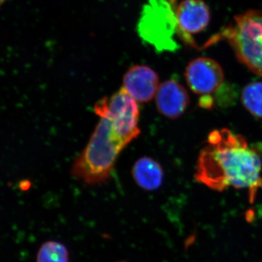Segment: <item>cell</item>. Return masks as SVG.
Listing matches in <instances>:
<instances>
[{
  "mask_svg": "<svg viewBox=\"0 0 262 262\" xmlns=\"http://www.w3.org/2000/svg\"><path fill=\"white\" fill-rule=\"evenodd\" d=\"M120 262H126V261H120Z\"/></svg>",
  "mask_w": 262,
  "mask_h": 262,
  "instance_id": "2e32d148",
  "label": "cell"
},
{
  "mask_svg": "<svg viewBox=\"0 0 262 262\" xmlns=\"http://www.w3.org/2000/svg\"><path fill=\"white\" fill-rule=\"evenodd\" d=\"M190 102L185 88L175 80L165 81L156 94V106L163 116L177 119L182 116Z\"/></svg>",
  "mask_w": 262,
  "mask_h": 262,
  "instance_id": "9c48e42d",
  "label": "cell"
},
{
  "mask_svg": "<svg viewBox=\"0 0 262 262\" xmlns=\"http://www.w3.org/2000/svg\"><path fill=\"white\" fill-rule=\"evenodd\" d=\"M138 32L143 40L158 52H174L179 45L176 9L167 0H147L138 23Z\"/></svg>",
  "mask_w": 262,
  "mask_h": 262,
  "instance_id": "277c9868",
  "label": "cell"
},
{
  "mask_svg": "<svg viewBox=\"0 0 262 262\" xmlns=\"http://www.w3.org/2000/svg\"><path fill=\"white\" fill-rule=\"evenodd\" d=\"M241 101L253 116L262 118V82H254L247 84L243 90Z\"/></svg>",
  "mask_w": 262,
  "mask_h": 262,
  "instance_id": "8fae6325",
  "label": "cell"
},
{
  "mask_svg": "<svg viewBox=\"0 0 262 262\" xmlns=\"http://www.w3.org/2000/svg\"><path fill=\"white\" fill-rule=\"evenodd\" d=\"M222 40L229 43L241 63L262 77V10H250L236 15L202 48Z\"/></svg>",
  "mask_w": 262,
  "mask_h": 262,
  "instance_id": "3957f363",
  "label": "cell"
},
{
  "mask_svg": "<svg viewBox=\"0 0 262 262\" xmlns=\"http://www.w3.org/2000/svg\"><path fill=\"white\" fill-rule=\"evenodd\" d=\"M132 175L136 184L149 192L157 190L163 184V169L158 161L149 157L141 158L134 163Z\"/></svg>",
  "mask_w": 262,
  "mask_h": 262,
  "instance_id": "30bf717a",
  "label": "cell"
},
{
  "mask_svg": "<svg viewBox=\"0 0 262 262\" xmlns=\"http://www.w3.org/2000/svg\"><path fill=\"white\" fill-rule=\"evenodd\" d=\"M262 161L258 151L244 136L229 129L212 131L201 151L194 178L213 190L232 187L248 189L253 203L262 187Z\"/></svg>",
  "mask_w": 262,
  "mask_h": 262,
  "instance_id": "6da1fadb",
  "label": "cell"
},
{
  "mask_svg": "<svg viewBox=\"0 0 262 262\" xmlns=\"http://www.w3.org/2000/svg\"><path fill=\"white\" fill-rule=\"evenodd\" d=\"M159 86V76L147 66H133L124 75L122 89L139 102L151 101Z\"/></svg>",
  "mask_w": 262,
  "mask_h": 262,
  "instance_id": "ba28073f",
  "label": "cell"
},
{
  "mask_svg": "<svg viewBox=\"0 0 262 262\" xmlns=\"http://www.w3.org/2000/svg\"><path fill=\"white\" fill-rule=\"evenodd\" d=\"M37 262H70V253L65 245L55 241H48L38 250Z\"/></svg>",
  "mask_w": 262,
  "mask_h": 262,
  "instance_id": "7c38bea8",
  "label": "cell"
},
{
  "mask_svg": "<svg viewBox=\"0 0 262 262\" xmlns=\"http://www.w3.org/2000/svg\"><path fill=\"white\" fill-rule=\"evenodd\" d=\"M178 37L184 44L199 49L193 35L203 32L211 20L209 8L203 0H184L176 8Z\"/></svg>",
  "mask_w": 262,
  "mask_h": 262,
  "instance_id": "8992f818",
  "label": "cell"
},
{
  "mask_svg": "<svg viewBox=\"0 0 262 262\" xmlns=\"http://www.w3.org/2000/svg\"><path fill=\"white\" fill-rule=\"evenodd\" d=\"M100 118L89 144L71 170L72 177L84 185L98 186L107 182L118 155L127 145L117 136L107 118Z\"/></svg>",
  "mask_w": 262,
  "mask_h": 262,
  "instance_id": "7a4b0ae2",
  "label": "cell"
},
{
  "mask_svg": "<svg viewBox=\"0 0 262 262\" xmlns=\"http://www.w3.org/2000/svg\"><path fill=\"white\" fill-rule=\"evenodd\" d=\"M5 0H0V5L3 4V3H4Z\"/></svg>",
  "mask_w": 262,
  "mask_h": 262,
  "instance_id": "9a60e30c",
  "label": "cell"
},
{
  "mask_svg": "<svg viewBox=\"0 0 262 262\" xmlns=\"http://www.w3.org/2000/svg\"><path fill=\"white\" fill-rule=\"evenodd\" d=\"M94 111L98 116L107 118L117 136L127 144L140 134L139 106L125 89L100 99L95 104Z\"/></svg>",
  "mask_w": 262,
  "mask_h": 262,
  "instance_id": "5b68a950",
  "label": "cell"
},
{
  "mask_svg": "<svg viewBox=\"0 0 262 262\" xmlns=\"http://www.w3.org/2000/svg\"><path fill=\"white\" fill-rule=\"evenodd\" d=\"M184 76L192 92L203 96L218 91L225 80L220 63L206 57H199L189 62Z\"/></svg>",
  "mask_w": 262,
  "mask_h": 262,
  "instance_id": "52a82bcc",
  "label": "cell"
},
{
  "mask_svg": "<svg viewBox=\"0 0 262 262\" xmlns=\"http://www.w3.org/2000/svg\"><path fill=\"white\" fill-rule=\"evenodd\" d=\"M167 1L169 2V3L171 4L172 6L174 8H177V0H167Z\"/></svg>",
  "mask_w": 262,
  "mask_h": 262,
  "instance_id": "5bb4252c",
  "label": "cell"
},
{
  "mask_svg": "<svg viewBox=\"0 0 262 262\" xmlns=\"http://www.w3.org/2000/svg\"><path fill=\"white\" fill-rule=\"evenodd\" d=\"M199 104L202 107L209 110V108H212L213 105V98L210 96V95L203 96V97L201 98V100H200Z\"/></svg>",
  "mask_w": 262,
  "mask_h": 262,
  "instance_id": "4fadbf2b",
  "label": "cell"
}]
</instances>
